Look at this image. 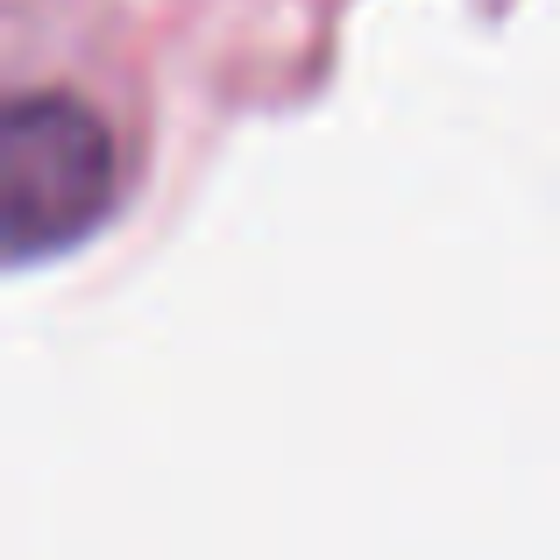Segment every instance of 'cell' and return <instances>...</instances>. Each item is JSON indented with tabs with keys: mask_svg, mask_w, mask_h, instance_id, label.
<instances>
[{
	"mask_svg": "<svg viewBox=\"0 0 560 560\" xmlns=\"http://www.w3.org/2000/svg\"><path fill=\"white\" fill-rule=\"evenodd\" d=\"M114 206V142L85 100L28 93L8 114V234L22 256L65 248Z\"/></svg>",
	"mask_w": 560,
	"mask_h": 560,
	"instance_id": "1",
	"label": "cell"
}]
</instances>
